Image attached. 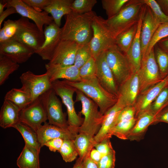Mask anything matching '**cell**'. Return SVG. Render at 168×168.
I'll return each instance as SVG.
<instances>
[{"label":"cell","instance_id":"1","mask_svg":"<svg viewBox=\"0 0 168 168\" xmlns=\"http://www.w3.org/2000/svg\"><path fill=\"white\" fill-rule=\"evenodd\" d=\"M96 15L93 11L83 14L72 12L66 15L61 28V39L75 41L80 46L89 43L93 35L92 21Z\"/></svg>","mask_w":168,"mask_h":168},{"label":"cell","instance_id":"2","mask_svg":"<svg viewBox=\"0 0 168 168\" xmlns=\"http://www.w3.org/2000/svg\"><path fill=\"white\" fill-rule=\"evenodd\" d=\"M67 84L79 90L92 100L98 106L101 114H105L117 102L118 97L105 89L96 77L87 80L72 82L66 80Z\"/></svg>","mask_w":168,"mask_h":168},{"label":"cell","instance_id":"3","mask_svg":"<svg viewBox=\"0 0 168 168\" xmlns=\"http://www.w3.org/2000/svg\"><path fill=\"white\" fill-rule=\"evenodd\" d=\"M144 5V0H129L116 15L106 20L115 39L120 33L138 22Z\"/></svg>","mask_w":168,"mask_h":168},{"label":"cell","instance_id":"4","mask_svg":"<svg viewBox=\"0 0 168 168\" xmlns=\"http://www.w3.org/2000/svg\"><path fill=\"white\" fill-rule=\"evenodd\" d=\"M76 100L80 102L82 109L80 112L84 117L78 133H85L94 137L100 128L104 115L98 110V105L80 91L76 89Z\"/></svg>","mask_w":168,"mask_h":168},{"label":"cell","instance_id":"5","mask_svg":"<svg viewBox=\"0 0 168 168\" xmlns=\"http://www.w3.org/2000/svg\"><path fill=\"white\" fill-rule=\"evenodd\" d=\"M92 28L93 35L89 43L92 57L96 59L102 53L117 46L106 20L96 16L93 19Z\"/></svg>","mask_w":168,"mask_h":168},{"label":"cell","instance_id":"6","mask_svg":"<svg viewBox=\"0 0 168 168\" xmlns=\"http://www.w3.org/2000/svg\"><path fill=\"white\" fill-rule=\"evenodd\" d=\"M52 88L57 96L61 98L66 106L68 115L69 128L78 132V128L82 124L83 119L75 110L73 100L76 89L66 83L64 81L58 80L51 82Z\"/></svg>","mask_w":168,"mask_h":168},{"label":"cell","instance_id":"7","mask_svg":"<svg viewBox=\"0 0 168 168\" xmlns=\"http://www.w3.org/2000/svg\"><path fill=\"white\" fill-rule=\"evenodd\" d=\"M105 58L119 87L133 74L128 60L117 46L105 51Z\"/></svg>","mask_w":168,"mask_h":168},{"label":"cell","instance_id":"8","mask_svg":"<svg viewBox=\"0 0 168 168\" xmlns=\"http://www.w3.org/2000/svg\"><path fill=\"white\" fill-rule=\"evenodd\" d=\"M40 97L46 112L48 123L63 128H69L66 114L62 110V103L52 88Z\"/></svg>","mask_w":168,"mask_h":168},{"label":"cell","instance_id":"9","mask_svg":"<svg viewBox=\"0 0 168 168\" xmlns=\"http://www.w3.org/2000/svg\"><path fill=\"white\" fill-rule=\"evenodd\" d=\"M138 73L140 82V93L162 80L155 59L154 48L142 58Z\"/></svg>","mask_w":168,"mask_h":168},{"label":"cell","instance_id":"10","mask_svg":"<svg viewBox=\"0 0 168 168\" xmlns=\"http://www.w3.org/2000/svg\"><path fill=\"white\" fill-rule=\"evenodd\" d=\"M20 79L22 85L21 88L30 95L32 102L52 88L51 82L46 72L36 75L29 70L23 73Z\"/></svg>","mask_w":168,"mask_h":168},{"label":"cell","instance_id":"11","mask_svg":"<svg viewBox=\"0 0 168 168\" xmlns=\"http://www.w3.org/2000/svg\"><path fill=\"white\" fill-rule=\"evenodd\" d=\"M7 8L12 7L16 10L17 13L22 17L33 21L39 29L44 32V25H48L53 21V19L49 13L44 11L38 12L24 2L22 0H8Z\"/></svg>","mask_w":168,"mask_h":168},{"label":"cell","instance_id":"12","mask_svg":"<svg viewBox=\"0 0 168 168\" xmlns=\"http://www.w3.org/2000/svg\"><path fill=\"white\" fill-rule=\"evenodd\" d=\"M44 40V32L28 19L21 27L14 40L33 50L35 52L42 45Z\"/></svg>","mask_w":168,"mask_h":168},{"label":"cell","instance_id":"13","mask_svg":"<svg viewBox=\"0 0 168 168\" xmlns=\"http://www.w3.org/2000/svg\"><path fill=\"white\" fill-rule=\"evenodd\" d=\"M48 120L47 114L40 97L20 111L19 121L34 130Z\"/></svg>","mask_w":168,"mask_h":168},{"label":"cell","instance_id":"14","mask_svg":"<svg viewBox=\"0 0 168 168\" xmlns=\"http://www.w3.org/2000/svg\"><path fill=\"white\" fill-rule=\"evenodd\" d=\"M44 33V40L43 44L35 53L39 55L42 59L49 61L61 40V28L53 21L50 24L45 26Z\"/></svg>","mask_w":168,"mask_h":168},{"label":"cell","instance_id":"15","mask_svg":"<svg viewBox=\"0 0 168 168\" xmlns=\"http://www.w3.org/2000/svg\"><path fill=\"white\" fill-rule=\"evenodd\" d=\"M96 77L107 91L118 97L119 87L105 58V52L101 53L96 60Z\"/></svg>","mask_w":168,"mask_h":168},{"label":"cell","instance_id":"16","mask_svg":"<svg viewBox=\"0 0 168 168\" xmlns=\"http://www.w3.org/2000/svg\"><path fill=\"white\" fill-rule=\"evenodd\" d=\"M34 131L41 147L48 141L54 138H61L63 140H74L77 132L70 128L64 129L51 124L47 122L38 126Z\"/></svg>","mask_w":168,"mask_h":168},{"label":"cell","instance_id":"17","mask_svg":"<svg viewBox=\"0 0 168 168\" xmlns=\"http://www.w3.org/2000/svg\"><path fill=\"white\" fill-rule=\"evenodd\" d=\"M34 54L33 50L16 40L0 43V55L19 64L26 62Z\"/></svg>","mask_w":168,"mask_h":168},{"label":"cell","instance_id":"18","mask_svg":"<svg viewBox=\"0 0 168 168\" xmlns=\"http://www.w3.org/2000/svg\"><path fill=\"white\" fill-rule=\"evenodd\" d=\"M80 46L75 41L61 39L48 63L64 65H74L75 55Z\"/></svg>","mask_w":168,"mask_h":168},{"label":"cell","instance_id":"19","mask_svg":"<svg viewBox=\"0 0 168 168\" xmlns=\"http://www.w3.org/2000/svg\"><path fill=\"white\" fill-rule=\"evenodd\" d=\"M168 84V75L157 84L140 93L134 105L136 110V118L149 110L158 95Z\"/></svg>","mask_w":168,"mask_h":168},{"label":"cell","instance_id":"20","mask_svg":"<svg viewBox=\"0 0 168 168\" xmlns=\"http://www.w3.org/2000/svg\"><path fill=\"white\" fill-rule=\"evenodd\" d=\"M160 24L151 9L147 5L142 18L140 33L142 58L146 54L148 45Z\"/></svg>","mask_w":168,"mask_h":168},{"label":"cell","instance_id":"21","mask_svg":"<svg viewBox=\"0 0 168 168\" xmlns=\"http://www.w3.org/2000/svg\"><path fill=\"white\" fill-rule=\"evenodd\" d=\"M140 94V82L138 72L119 87L118 99L124 105L134 106Z\"/></svg>","mask_w":168,"mask_h":168},{"label":"cell","instance_id":"22","mask_svg":"<svg viewBox=\"0 0 168 168\" xmlns=\"http://www.w3.org/2000/svg\"><path fill=\"white\" fill-rule=\"evenodd\" d=\"M46 72L48 74L52 82L59 79L72 82L82 81L79 69L74 65H64L58 64H46Z\"/></svg>","mask_w":168,"mask_h":168},{"label":"cell","instance_id":"23","mask_svg":"<svg viewBox=\"0 0 168 168\" xmlns=\"http://www.w3.org/2000/svg\"><path fill=\"white\" fill-rule=\"evenodd\" d=\"M125 106L119 100L104 115L100 128L94 137L96 142H99L109 136L110 132L115 125L118 117L122 109Z\"/></svg>","mask_w":168,"mask_h":168},{"label":"cell","instance_id":"24","mask_svg":"<svg viewBox=\"0 0 168 168\" xmlns=\"http://www.w3.org/2000/svg\"><path fill=\"white\" fill-rule=\"evenodd\" d=\"M147 5H145L138 22L137 31L132 44L125 55L129 63L133 73L138 72L140 67L142 58L140 33L142 21Z\"/></svg>","mask_w":168,"mask_h":168},{"label":"cell","instance_id":"25","mask_svg":"<svg viewBox=\"0 0 168 168\" xmlns=\"http://www.w3.org/2000/svg\"><path fill=\"white\" fill-rule=\"evenodd\" d=\"M156 116L150 110L139 115L128 135V139L139 141L143 139L148 127L153 124Z\"/></svg>","mask_w":168,"mask_h":168},{"label":"cell","instance_id":"26","mask_svg":"<svg viewBox=\"0 0 168 168\" xmlns=\"http://www.w3.org/2000/svg\"><path fill=\"white\" fill-rule=\"evenodd\" d=\"M20 110L10 101L4 99L0 111V126L3 128L12 127L19 121Z\"/></svg>","mask_w":168,"mask_h":168},{"label":"cell","instance_id":"27","mask_svg":"<svg viewBox=\"0 0 168 168\" xmlns=\"http://www.w3.org/2000/svg\"><path fill=\"white\" fill-rule=\"evenodd\" d=\"M73 0H51L43 10L51 15L54 22L60 27L62 17L72 12L71 6Z\"/></svg>","mask_w":168,"mask_h":168},{"label":"cell","instance_id":"28","mask_svg":"<svg viewBox=\"0 0 168 168\" xmlns=\"http://www.w3.org/2000/svg\"><path fill=\"white\" fill-rule=\"evenodd\" d=\"M39 152L26 143L16 161L19 168H40Z\"/></svg>","mask_w":168,"mask_h":168},{"label":"cell","instance_id":"29","mask_svg":"<svg viewBox=\"0 0 168 168\" xmlns=\"http://www.w3.org/2000/svg\"><path fill=\"white\" fill-rule=\"evenodd\" d=\"M28 19L21 16L17 20L8 19L4 21L3 27L0 29V43L13 40Z\"/></svg>","mask_w":168,"mask_h":168},{"label":"cell","instance_id":"30","mask_svg":"<svg viewBox=\"0 0 168 168\" xmlns=\"http://www.w3.org/2000/svg\"><path fill=\"white\" fill-rule=\"evenodd\" d=\"M73 141L79 158L83 161L89 156L96 142L94 137L83 133L77 134Z\"/></svg>","mask_w":168,"mask_h":168},{"label":"cell","instance_id":"31","mask_svg":"<svg viewBox=\"0 0 168 168\" xmlns=\"http://www.w3.org/2000/svg\"><path fill=\"white\" fill-rule=\"evenodd\" d=\"M4 99L12 102L20 110L32 102L30 95L21 88H13L8 91L5 96Z\"/></svg>","mask_w":168,"mask_h":168},{"label":"cell","instance_id":"32","mask_svg":"<svg viewBox=\"0 0 168 168\" xmlns=\"http://www.w3.org/2000/svg\"><path fill=\"white\" fill-rule=\"evenodd\" d=\"M13 127L17 130L23 138L25 143L33 147L40 152L41 147L36 133L26 124L18 122Z\"/></svg>","mask_w":168,"mask_h":168},{"label":"cell","instance_id":"33","mask_svg":"<svg viewBox=\"0 0 168 168\" xmlns=\"http://www.w3.org/2000/svg\"><path fill=\"white\" fill-rule=\"evenodd\" d=\"M138 27V22L120 33L115 38L116 46L124 54L127 52L132 44Z\"/></svg>","mask_w":168,"mask_h":168},{"label":"cell","instance_id":"34","mask_svg":"<svg viewBox=\"0 0 168 168\" xmlns=\"http://www.w3.org/2000/svg\"><path fill=\"white\" fill-rule=\"evenodd\" d=\"M137 119L123 120L117 123L111 130L109 136L114 135L121 139H128V135L135 124Z\"/></svg>","mask_w":168,"mask_h":168},{"label":"cell","instance_id":"35","mask_svg":"<svg viewBox=\"0 0 168 168\" xmlns=\"http://www.w3.org/2000/svg\"><path fill=\"white\" fill-rule=\"evenodd\" d=\"M19 67V64L0 55V85L3 84L9 75L17 70Z\"/></svg>","mask_w":168,"mask_h":168},{"label":"cell","instance_id":"36","mask_svg":"<svg viewBox=\"0 0 168 168\" xmlns=\"http://www.w3.org/2000/svg\"><path fill=\"white\" fill-rule=\"evenodd\" d=\"M153 48L160 76L163 79L168 75V51L161 49L156 44Z\"/></svg>","mask_w":168,"mask_h":168},{"label":"cell","instance_id":"37","mask_svg":"<svg viewBox=\"0 0 168 168\" xmlns=\"http://www.w3.org/2000/svg\"><path fill=\"white\" fill-rule=\"evenodd\" d=\"M63 160L66 162L74 161L78 155L73 140H64L63 144L58 152Z\"/></svg>","mask_w":168,"mask_h":168},{"label":"cell","instance_id":"38","mask_svg":"<svg viewBox=\"0 0 168 168\" xmlns=\"http://www.w3.org/2000/svg\"><path fill=\"white\" fill-rule=\"evenodd\" d=\"M129 0H102V6L108 18L116 15Z\"/></svg>","mask_w":168,"mask_h":168},{"label":"cell","instance_id":"39","mask_svg":"<svg viewBox=\"0 0 168 168\" xmlns=\"http://www.w3.org/2000/svg\"><path fill=\"white\" fill-rule=\"evenodd\" d=\"M168 106V86L160 92L151 105L149 110L156 116Z\"/></svg>","mask_w":168,"mask_h":168},{"label":"cell","instance_id":"40","mask_svg":"<svg viewBox=\"0 0 168 168\" xmlns=\"http://www.w3.org/2000/svg\"><path fill=\"white\" fill-rule=\"evenodd\" d=\"M92 57L89 43L80 46L77 52L74 65L79 69Z\"/></svg>","mask_w":168,"mask_h":168},{"label":"cell","instance_id":"41","mask_svg":"<svg viewBox=\"0 0 168 168\" xmlns=\"http://www.w3.org/2000/svg\"><path fill=\"white\" fill-rule=\"evenodd\" d=\"M97 2L96 0H73L71 6L72 12L78 14L90 12Z\"/></svg>","mask_w":168,"mask_h":168},{"label":"cell","instance_id":"42","mask_svg":"<svg viewBox=\"0 0 168 168\" xmlns=\"http://www.w3.org/2000/svg\"><path fill=\"white\" fill-rule=\"evenodd\" d=\"M96 60L91 57L79 69V73L82 80H87L96 77Z\"/></svg>","mask_w":168,"mask_h":168},{"label":"cell","instance_id":"43","mask_svg":"<svg viewBox=\"0 0 168 168\" xmlns=\"http://www.w3.org/2000/svg\"><path fill=\"white\" fill-rule=\"evenodd\" d=\"M168 36V22L160 24L148 45L146 54L149 53L160 40Z\"/></svg>","mask_w":168,"mask_h":168},{"label":"cell","instance_id":"44","mask_svg":"<svg viewBox=\"0 0 168 168\" xmlns=\"http://www.w3.org/2000/svg\"><path fill=\"white\" fill-rule=\"evenodd\" d=\"M144 3L148 6L161 24L168 22V16L162 12L155 0H144Z\"/></svg>","mask_w":168,"mask_h":168},{"label":"cell","instance_id":"45","mask_svg":"<svg viewBox=\"0 0 168 168\" xmlns=\"http://www.w3.org/2000/svg\"><path fill=\"white\" fill-rule=\"evenodd\" d=\"M110 138H104L99 142H96L95 144L94 147L102 155L108 154L114 150L112 147Z\"/></svg>","mask_w":168,"mask_h":168},{"label":"cell","instance_id":"46","mask_svg":"<svg viewBox=\"0 0 168 168\" xmlns=\"http://www.w3.org/2000/svg\"><path fill=\"white\" fill-rule=\"evenodd\" d=\"M115 161L114 150L103 156L98 163L99 168H114Z\"/></svg>","mask_w":168,"mask_h":168},{"label":"cell","instance_id":"47","mask_svg":"<svg viewBox=\"0 0 168 168\" xmlns=\"http://www.w3.org/2000/svg\"><path fill=\"white\" fill-rule=\"evenodd\" d=\"M135 112L136 110L134 106L124 107L119 114L116 124L122 121L130 120L134 118Z\"/></svg>","mask_w":168,"mask_h":168},{"label":"cell","instance_id":"48","mask_svg":"<svg viewBox=\"0 0 168 168\" xmlns=\"http://www.w3.org/2000/svg\"><path fill=\"white\" fill-rule=\"evenodd\" d=\"M25 3L33 8L36 11L42 12L45 7L51 3V0H22Z\"/></svg>","mask_w":168,"mask_h":168},{"label":"cell","instance_id":"49","mask_svg":"<svg viewBox=\"0 0 168 168\" xmlns=\"http://www.w3.org/2000/svg\"><path fill=\"white\" fill-rule=\"evenodd\" d=\"M64 140L61 138H56L47 141L44 146L48 147L52 152H58L60 150L63 143Z\"/></svg>","mask_w":168,"mask_h":168},{"label":"cell","instance_id":"50","mask_svg":"<svg viewBox=\"0 0 168 168\" xmlns=\"http://www.w3.org/2000/svg\"><path fill=\"white\" fill-rule=\"evenodd\" d=\"M161 122L168 124V106L156 116L153 124Z\"/></svg>","mask_w":168,"mask_h":168},{"label":"cell","instance_id":"51","mask_svg":"<svg viewBox=\"0 0 168 168\" xmlns=\"http://www.w3.org/2000/svg\"><path fill=\"white\" fill-rule=\"evenodd\" d=\"M16 13H17V12L14 7H7L0 15V28H1V25L6 17L11 14Z\"/></svg>","mask_w":168,"mask_h":168},{"label":"cell","instance_id":"52","mask_svg":"<svg viewBox=\"0 0 168 168\" xmlns=\"http://www.w3.org/2000/svg\"><path fill=\"white\" fill-rule=\"evenodd\" d=\"M103 156L101 154L96 148H93L91 150L89 157L94 162L98 163Z\"/></svg>","mask_w":168,"mask_h":168},{"label":"cell","instance_id":"53","mask_svg":"<svg viewBox=\"0 0 168 168\" xmlns=\"http://www.w3.org/2000/svg\"><path fill=\"white\" fill-rule=\"evenodd\" d=\"M82 168H99L98 164L89 156L83 161Z\"/></svg>","mask_w":168,"mask_h":168},{"label":"cell","instance_id":"54","mask_svg":"<svg viewBox=\"0 0 168 168\" xmlns=\"http://www.w3.org/2000/svg\"><path fill=\"white\" fill-rule=\"evenodd\" d=\"M164 14L168 16V0H156Z\"/></svg>","mask_w":168,"mask_h":168},{"label":"cell","instance_id":"55","mask_svg":"<svg viewBox=\"0 0 168 168\" xmlns=\"http://www.w3.org/2000/svg\"><path fill=\"white\" fill-rule=\"evenodd\" d=\"M156 44L161 49L168 51V36L160 40Z\"/></svg>","mask_w":168,"mask_h":168},{"label":"cell","instance_id":"56","mask_svg":"<svg viewBox=\"0 0 168 168\" xmlns=\"http://www.w3.org/2000/svg\"><path fill=\"white\" fill-rule=\"evenodd\" d=\"M7 0L0 1V15L4 11V8L7 7Z\"/></svg>","mask_w":168,"mask_h":168},{"label":"cell","instance_id":"57","mask_svg":"<svg viewBox=\"0 0 168 168\" xmlns=\"http://www.w3.org/2000/svg\"><path fill=\"white\" fill-rule=\"evenodd\" d=\"M83 162V161L79 157L72 168H82Z\"/></svg>","mask_w":168,"mask_h":168},{"label":"cell","instance_id":"58","mask_svg":"<svg viewBox=\"0 0 168 168\" xmlns=\"http://www.w3.org/2000/svg\"><path fill=\"white\" fill-rule=\"evenodd\" d=\"M167 86H168V85H167Z\"/></svg>","mask_w":168,"mask_h":168}]
</instances>
